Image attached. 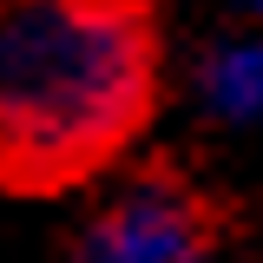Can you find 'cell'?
<instances>
[{
    "label": "cell",
    "instance_id": "2",
    "mask_svg": "<svg viewBox=\"0 0 263 263\" xmlns=\"http://www.w3.org/2000/svg\"><path fill=\"white\" fill-rule=\"evenodd\" d=\"M243 204L178 152H138L92 191L60 237V263H230Z\"/></svg>",
    "mask_w": 263,
    "mask_h": 263
},
{
    "label": "cell",
    "instance_id": "3",
    "mask_svg": "<svg viewBox=\"0 0 263 263\" xmlns=\"http://www.w3.org/2000/svg\"><path fill=\"white\" fill-rule=\"evenodd\" d=\"M204 99L224 119H263V33H243L204 60Z\"/></svg>",
    "mask_w": 263,
    "mask_h": 263
},
{
    "label": "cell",
    "instance_id": "1",
    "mask_svg": "<svg viewBox=\"0 0 263 263\" xmlns=\"http://www.w3.org/2000/svg\"><path fill=\"white\" fill-rule=\"evenodd\" d=\"M164 105V0H0V197L92 191L152 145Z\"/></svg>",
    "mask_w": 263,
    "mask_h": 263
}]
</instances>
